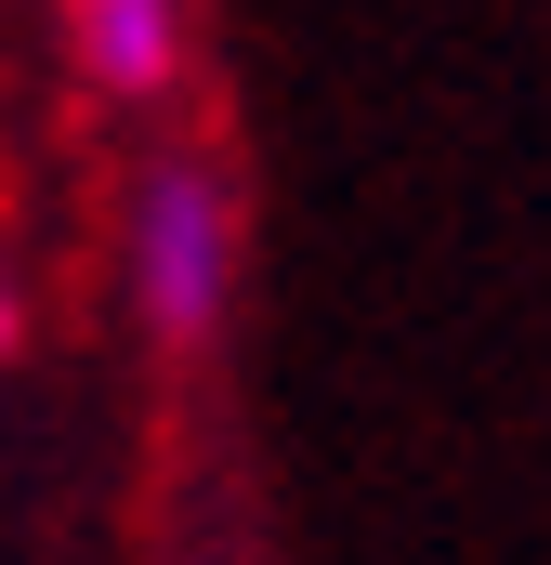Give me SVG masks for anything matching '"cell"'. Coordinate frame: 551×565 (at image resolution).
<instances>
[{
	"mask_svg": "<svg viewBox=\"0 0 551 565\" xmlns=\"http://www.w3.org/2000/svg\"><path fill=\"white\" fill-rule=\"evenodd\" d=\"M250 302V184L224 171V145H144L119 184V316L144 355L197 369L224 355Z\"/></svg>",
	"mask_w": 551,
	"mask_h": 565,
	"instance_id": "obj_1",
	"label": "cell"
},
{
	"mask_svg": "<svg viewBox=\"0 0 551 565\" xmlns=\"http://www.w3.org/2000/svg\"><path fill=\"white\" fill-rule=\"evenodd\" d=\"M53 53H66L79 106L171 119L197 93V0H53Z\"/></svg>",
	"mask_w": 551,
	"mask_h": 565,
	"instance_id": "obj_2",
	"label": "cell"
},
{
	"mask_svg": "<svg viewBox=\"0 0 551 565\" xmlns=\"http://www.w3.org/2000/svg\"><path fill=\"white\" fill-rule=\"evenodd\" d=\"M26 329H40V289H26V264H13V250H0V369L26 355Z\"/></svg>",
	"mask_w": 551,
	"mask_h": 565,
	"instance_id": "obj_3",
	"label": "cell"
}]
</instances>
